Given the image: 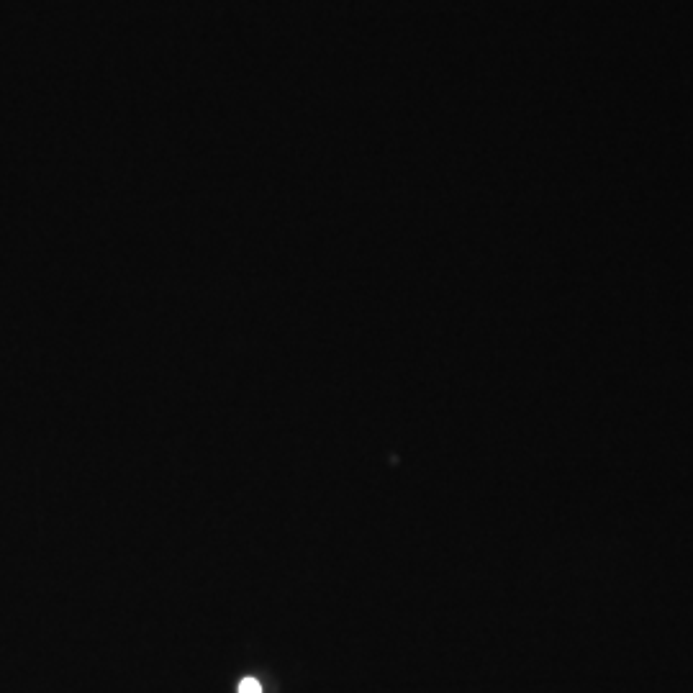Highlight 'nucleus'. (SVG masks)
I'll use <instances>...</instances> for the list:
<instances>
[{
	"instance_id": "1",
	"label": "nucleus",
	"mask_w": 693,
	"mask_h": 693,
	"mask_svg": "<svg viewBox=\"0 0 693 693\" xmlns=\"http://www.w3.org/2000/svg\"><path fill=\"white\" fill-rule=\"evenodd\" d=\"M239 693H262L260 681H255V678H244V681L239 683Z\"/></svg>"
}]
</instances>
